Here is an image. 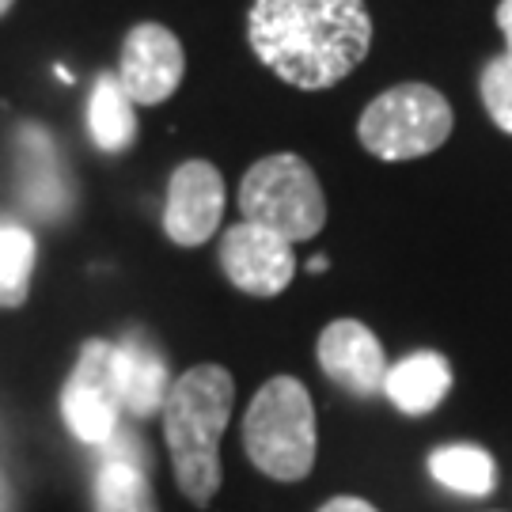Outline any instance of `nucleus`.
Segmentation results:
<instances>
[{
	"label": "nucleus",
	"instance_id": "f257e3e1",
	"mask_svg": "<svg viewBox=\"0 0 512 512\" xmlns=\"http://www.w3.org/2000/svg\"><path fill=\"white\" fill-rule=\"evenodd\" d=\"M247 38L274 76L319 92L346 80L368 57L372 16L365 0H255Z\"/></svg>",
	"mask_w": 512,
	"mask_h": 512
},
{
	"label": "nucleus",
	"instance_id": "f03ea898",
	"mask_svg": "<svg viewBox=\"0 0 512 512\" xmlns=\"http://www.w3.org/2000/svg\"><path fill=\"white\" fill-rule=\"evenodd\" d=\"M232 399L236 384L228 368L194 365L171 384L160 410L175 482L198 509H205L220 490V437L232 418Z\"/></svg>",
	"mask_w": 512,
	"mask_h": 512
},
{
	"label": "nucleus",
	"instance_id": "7ed1b4c3",
	"mask_svg": "<svg viewBox=\"0 0 512 512\" xmlns=\"http://www.w3.org/2000/svg\"><path fill=\"white\" fill-rule=\"evenodd\" d=\"M243 448L262 475L277 482L308 478L315 463V406L293 376H274L255 391L243 418Z\"/></svg>",
	"mask_w": 512,
	"mask_h": 512
},
{
	"label": "nucleus",
	"instance_id": "20e7f679",
	"mask_svg": "<svg viewBox=\"0 0 512 512\" xmlns=\"http://www.w3.org/2000/svg\"><path fill=\"white\" fill-rule=\"evenodd\" d=\"M239 213L289 243L315 239L327 224V198L308 160L277 152L258 160L239 183Z\"/></svg>",
	"mask_w": 512,
	"mask_h": 512
},
{
	"label": "nucleus",
	"instance_id": "39448f33",
	"mask_svg": "<svg viewBox=\"0 0 512 512\" xmlns=\"http://www.w3.org/2000/svg\"><path fill=\"white\" fill-rule=\"evenodd\" d=\"M357 137L376 160H418L452 137V107L429 84H399L368 103L357 122Z\"/></svg>",
	"mask_w": 512,
	"mask_h": 512
},
{
	"label": "nucleus",
	"instance_id": "423d86ee",
	"mask_svg": "<svg viewBox=\"0 0 512 512\" xmlns=\"http://www.w3.org/2000/svg\"><path fill=\"white\" fill-rule=\"evenodd\" d=\"M110 349H114L110 342L92 338L80 349V361L61 391V414H65L69 433L84 444H99V448L122 425V403H118L114 372H110Z\"/></svg>",
	"mask_w": 512,
	"mask_h": 512
},
{
	"label": "nucleus",
	"instance_id": "0eeeda50",
	"mask_svg": "<svg viewBox=\"0 0 512 512\" xmlns=\"http://www.w3.org/2000/svg\"><path fill=\"white\" fill-rule=\"evenodd\" d=\"M220 266L228 281L251 296H277L296 274L293 243L262 224L239 220L220 239Z\"/></svg>",
	"mask_w": 512,
	"mask_h": 512
},
{
	"label": "nucleus",
	"instance_id": "6e6552de",
	"mask_svg": "<svg viewBox=\"0 0 512 512\" xmlns=\"http://www.w3.org/2000/svg\"><path fill=\"white\" fill-rule=\"evenodd\" d=\"M183 69V42L160 23H137L122 46L118 84L133 99V107H156L183 84Z\"/></svg>",
	"mask_w": 512,
	"mask_h": 512
},
{
	"label": "nucleus",
	"instance_id": "1a4fd4ad",
	"mask_svg": "<svg viewBox=\"0 0 512 512\" xmlns=\"http://www.w3.org/2000/svg\"><path fill=\"white\" fill-rule=\"evenodd\" d=\"M224 217V179L209 160H186L167 183L164 232L179 247H202Z\"/></svg>",
	"mask_w": 512,
	"mask_h": 512
},
{
	"label": "nucleus",
	"instance_id": "9d476101",
	"mask_svg": "<svg viewBox=\"0 0 512 512\" xmlns=\"http://www.w3.org/2000/svg\"><path fill=\"white\" fill-rule=\"evenodd\" d=\"M315 357H319V368L330 380L349 395H357V399H372V395L384 391V376L391 368L384 357V346L357 319H334L319 334Z\"/></svg>",
	"mask_w": 512,
	"mask_h": 512
},
{
	"label": "nucleus",
	"instance_id": "9b49d317",
	"mask_svg": "<svg viewBox=\"0 0 512 512\" xmlns=\"http://www.w3.org/2000/svg\"><path fill=\"white\" fill-rule=\"evenodd\" d=\"M148 463L145 440L118 425L103 444V463L95 471V512H160Z\"/></svg>",
	"mask_w": 512,
	"mask_h": 512
},
{
	"label": "nucleus",
	"instance_id": "f8f14e48",
	"mask_svg": "<svg viewBox=\"0 0 512 512\" xmlns=\"http://www.w3.org/2000/svg\"><path fill=\"white\" fill-rule=\"evenodd\" d=\"M16 179L23 205L46 220H61L73 209V190L57 156L54 137L38 126H23L16 137Z\"/></svg>",
	"mask_w": 512,
	"mask_h": 512
},
{
	"label": "nucleus",
	"instance_id": "ddd939ff",
	"mask_svg": "<svg viewBox=\"0 0 512 512\" xmlns=\"http://www.w3.org/2000/svg\"><path fill=\"white\" fill-rule=\"evenodd\" d=\"M110 372H114L118 403L133 418L160 414L167 403V391L175 384L167 376V361L160 357V349L141 334H129L126 342L110 349Z\"/></svg>",
	"mask_w": 512,
	"mask_h": 512
},
{
	"label": "nucleus",
	"instance_id": "4468645a",
	"mask_svg": "<svg viewBox=\"0 0 512 512\" xmlns=\"http://www.w3.org/2000/svg\"><path fill=\"white\" fill-rule=\"evenodd\" d=\"M448 391H452V365L444 353H433V349L410 353L399 365L387 368L384 376V395L395 403V410H403L410 418L437 410Z\"/></svg>",
	"mask_w": 512,
	"mask_h": 512
},
{
	"label": "nucleus",
	"instance_id": "2eb2a0df",
	"mask_svg": "<svg viewBox=\"0 0 512 512\" xmlns=\"http://www.w3.org/2000/svg\"><path fill=\"white\" fill-rule=\"evenodd\" d=\"M88 129L92 141L103 152L118 156L137 141V110L133 99L122 92L118 73H103L92 88V103H88Z\"/></svg>",
	"mask_w": 512,
	"mask_h": 512
},
{
	"label": "nucleus",
	"instance_id": "dca6fc26",
	"mask_svg": "<svg viewBox=\"0 0 512 512\" xmlns=\"http://www.w3.org/2000/svg\"><path fill=\"white\" fill-rule=\"evenodd\" d=\"M429 475L437 478L444 490L463 497H486L497 486L494 456L478 444H444L429 456Z\"/></svg>",
	"mask_w": 512,
	"mask_h": 512
},
{
	"label": "nucleus",
	"instance_id": "f3484780",
	"mask_svg": "<svg viewBox=\"0 0 512 512\" xmlns=\"http://www.w3.org/2000/svg\"><path fill=\"white\" fill-rule=\"evenodd\" d=\"M35 236L19 224H0V308H19L31 293Z\"/></svg>",
	"mask_w": 512,
	"mask_h": 512
},
{
	"label": "nucleus",
	"instance_id": "a211bd4d",
	"mask_svg": "<svg viewBox=\"0 0 512 512\" xmlns=\"http://www.w3.org/2000/svg\"><path fill=\"white\" fill-rule=\"evenodd\" d=\"M478 92H482V107L494 118L497 129L512 133V61L505 54L486 61V69L478 76Z\"/></svg>",
	"mask_w": 512,
	"mask_h": 512
},
{
	"label": "nucleus",
	"instance_id": "6ab92c4d",
	"mask_svg": "<svg viewBox=\"0 0 512 512\" xmlns=\"http://www.w3.org/2000/svg\"><path fill=\"white\" fill-rule=\"evenodd\" d=\"M319 512H380L376 505H368L365 497H330L327 505H319Z\"/></svg>",
	"mask_w": 512,
	"mask_h": 512
},
{
	"label": "nucleus",
	"instance_id": "aec40b11",
	"mask_svg": "<svg viewBox=\"0 0 512 512\" xmlns=\"http://www.w3.org/2000/svg\"><path fill=\"white\" fill-rule=\"evenodd\" d=\"M497 27L505 35V57L512 61V0H501L497 4Z\"/></svg>",
	"mask_w": 512,
	"mask_h": 512
},
{
	"label": "nucleus",
	"instance_id": "412c9836",
	"mask_svg": "<svg viewBox=\"0 0 512 512\" xmlns=\"http://www.w3.org/2000/svg\"><path fill=\"white\" fill-rule=\"evenodd\" d=\"M0 512H12V494H8V482L0 475Z\"/></svg>",
	"mask_w": 512,
	"mask_h": 512
},
{
	"label": "nucleus",
	"instance_id": "4be33fe9",
	"mask_svg": "<svg viewBox=\"0 0 512 512\" xmlns=\"http://www.w3.org/2000/svg\"><path fill=\"white\" fill-rule=\"evenodd\" d=\"M308 270H311V274H323V270H327V258H319V255H315V258H311V262H308Z\"/></svg>",
	"mask_w": 512,
	"mask_h": 512
},
{
	"label": "nucleus",
	"instance_id": "5701e85b",
	"mask_svg": "<svg viewBox=\"0 0 512 512\" xmlns=\"http://www.w3.org/2000/svg\"><path fill=\"white\" fill-rule=\"evenodd\" d=\"M57 80H61V84H69V80H73V73H69L65 65H57Z\"/></svg>",
	"mask_w": 512,
	"mask_h": 512
},
{
	"label": "nucleus",
	"instance_id": "b1692460",
	"mask_svg": "<svg viewBox=\"0 0 512 512\" xmlns=\"http://www.w3.org/2000/svg\"><path fill=\"white\" fill-rule=\"evenodd\" d=\"M16 0H0V16H8V8H12Z\"/></svg>",
	"mask_w": 512,
	"mask_h": 512
}]
</instances>
